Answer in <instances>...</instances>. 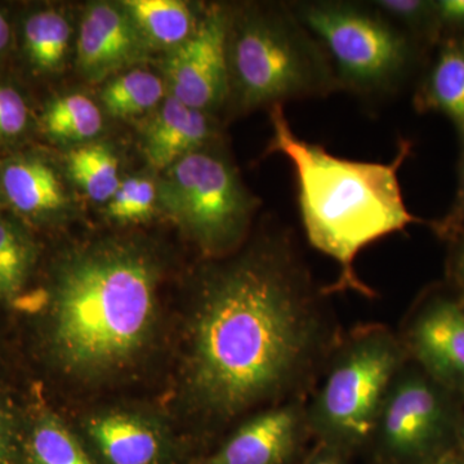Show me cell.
Returning <instances> with one entry per match:
<instances>
[{"instance_id":"obj_1","label":"cell","mask_w":464,"mask_h":464,"mask_svg":"<svg viewBox=\"0 0 464 464\" xmlns=\"http://www.w3.org/2000/svg\"><path fill=\"white\" fill-rule=\"evenodd\" d=\"M331 328L290 241L208 271L190 323L186 389L208 420L293 400L331 353Z\"/></svg>"},{"instance_id":"obj_2","label":"cell","mask_w":464,"mask_h":464,"mask_svg":"<svg viewBox=\"0 0 464 464\" xmlns=\"http://www.w3.org/2000/svg\"><path fill=\"white\" fill-rule=\"evenodd\" d=\"M160 268L133 241L103 240L61 259L51 289L48 342L60 368L96 380L142 355L159 319Z\"/></svg>"},{"instance_id":"obj_3","label":"cell","mask_w":464,"mask_h":464,"mask_svg":"<svg viewBox=\"0 0 464 464\" xmlns=\"http://www.w3.org/2000/svg\"><path fill=\"white\" fill-rule=\"evenodd\" d=\"M270 118L274 134L267 154H282L295 167L307 239L340 266L337 282L325 293L351 289L371 295L353 268L357 255L381 237L420 222L406 208L398 177L411 143L400 142L389 164L348 160L295 136L283 106L271 108Z\"/></svg>"},{"instance_id":"obj_4","label":"cell","mask_w":464,"mask_h":464,"mask_svg":"<svg viewBox=\"0 0 464 464\" xmlns=\"http://www.w3.org/2000/svg\"><path fill=\"white\" fill-rule=\"evenodd\" d=\"M227 58L228 88L243 109H271L340 88L325 51L289 9L230 20Z\"/></svg>"},{"instance_id":"obj_5","label":"cell","mask_w":464,"mask_h":464,"mask_svg":"<svg viewBox=\"0 0 464 464\" xmlns=\"http://www.w3.org/2000/svg\"><path fill=\"white\" fill-rule=\"evenodd\" d=\"M406 353L404 343L386 326L355 329L335 350L322 389L307 409L308 430L342 450L372 438Z\"/></svg>"},{"instance_id":"obj_6","label":"cell","mask_w":464,"mask_h":464,"mask_svg":"<svg viewBox=\"0 0 464 464\" xmlns=\"http://www.w3.org/2000/svg\"><path fill=\"white\" fill-rule=\"evenodd\" d=\"M158 201L209 255L234 248L257 207L230 161L200 149L167 169L158 186Z\"/></svg>"},{"instance_id":"obj_7","label":"cell","mask_w":464,"mask_h":464,"mask_svg":"<svg viewBox=\"0 0 464 464\" xmlns=\"http://www.w3.org/2000/svg\"><path fill=\"white\" fill-rule=\"evenodd\" d=\"M295 17L325 51L340 88L383 90L395 83L411 60L404 34L359 5L310 3L299 5Z\"/></svg>"},{"instance_id":"obj_8","label":"cell","mask_w":464,"mask_h":464,"mask_svg":"<svg viewBox=\"0 0 464 464\" xmlns=\"http://www.w3.org/2000/svg\"><path fill=\"white\" fill-rule=\"evenodd\" d=\"M448 392L426 373L400 372L373 432L390 459L400 464H432L441 458L440 450L457 422Z\"/></svg>"},{"instance_id":"obj_9","label":"cell","mask_w":464,"mask_h":464,"mask_svg":"<svg viewBox=\"0 0 464 464\" xmlns=\"http://www.w3.org/2000/svg\"><path fill=\"white\" fill-rule=\"evenodd\" d=\"M228 30L227 12L213 5L201 17L190 38L173 48L166 63V75L174 99L200 111L224 102L230 90Z\"/></svg>"},{"instance_id":"obj_10","label":"cell","mask_w":464,"mask_h":464,"mask_svg":"<svg viewBox=\"0 0 464 464\" xmlns=\"http://www.w3.org/2000/svg\"><path fill=\"white\" fill-rule=\"evenodd\" d=\"M424 373L449 392H464V308L439 298L417 314L404 342Z\"/></svg>"},{"instance_id":"obj_11","label":"cell","mask_w":464,"mask_h":464,"mask_svg":"<svg viewBox=\"0 0 464 464\" xmlns=\"http://www.w3.org/2000/svg\"><path fill=\"white\" fill-rule=\"evenodd\" d=\"M308 429L302 400L253 415L203 464H284Z\"/></svg>"},{"instance_id":"obj_12","label":"cell","mask_w":464,"mask_h":464,"mask_svg":"<svg viewBox=\"0 0 464 464\" xmlns=\"http://www.w3.org/2000/svg\"><path fill=\"white\" fill-rule=\"evenodd\" d=\"M148 44L127 9L100 3L88 8L81 25L79 67L92 82L101 81L139 63Z\"/></svg>"},{"instance_id":"obj_13","label":"cell","mask_w":464,"mask_h":464,"mask_svg":"<svg viewBox=\"0 0 464 464\" xmlns=\"http://www.w3.org/2000/svg\"><path fill=\"white\" fill-rule=\"evenodd\" d=\"M84 430L108 464H160L166 457V432L149 415L101 411L85 420Z\"/></svg>"},{"instance_id":"obj_14","label":"cell","mask_w":464,"mask_h":464,"mask_svg":"<svg viewBox=\"0 0 464 464\" xmlns=\"http://www.w3.org/2000/svg\"><path fill=\"white\" fill-rule=\"evenodd\" d=\"M210 134L212 127L206 112L188 108L170 96L149 125L143 150L150 166L167 170L179 159L199 150Z\"/></svg>"},{"instance_id":"obj_15","label":"cell","mask_w":464,"mask_h":464,"mask_svg":"<svg viewBox=\"0 0 464 464\" xmlns=\"http://www.w3.org/2000/svg\"><path fill=\"white\" fill-rule=\"evenodd\" d=\"M0 185L11 206L27 217H48L60 212L66 204L56 173L39 159L8 161L3 168Z\"/></svg>"},{"instance_id":"obj_16","label":"cell","mask_w":464,"mask_h":464,"mask_svg":"<svg viewBox=\"0 0 464 464\" xmlns=\"http://www.w3.org/2000/svg\"><path fill=\"white\" fill-rule=\"evenodd\" d=\"M417 103L418 108L447 115L464 142V38L448 39L442 44Z\"/></svg>"},{"instance_id":"obj_17","label":"cell","mask_w":464,"mask_h":464,"mask_svg":"<svg viewBox=\"0 0 464 464\" xmlns=\"http://www.w3.org/2000/svg\"><path fill=\"white\" fill-rule=\"evenodd\" d=\"M123 7L148 43L179 47L198 24L186 3L177 0H128Z\"/></svg>"},{"instance_id":"obj_18","label":"cell","mask_w":464,"mask_h":464,"mask_svg":"<svg viewBox=\"0 0 464 464\" xmlns=\"http://www.w3.org/2000/svg\"><path fill=\"white\" fill-rule=\"evenodd\" d=\"M26 456L29 464H93L74 433L50 411L33 420Z\"/></svg>"},{"instance_id":"obj_19","label":"cell","mask_w":464,"mask_h":464,"mask_svg":"<svg viewBox=\"0 0 464 464\" xmlns=\"http://www.w3.org/2000/svg\"><path fill=\"white\" fill-rule=\"evenodd\" d=\"M67 170L85 194L97 203L111 200L121 183L118 159L102 143H88L70 151Z\"/></svg>"},{"instance_id":"obj_20","label":"cell","mask_w":464,"mask_h":464,"mask_svg":"<svg viewBox=\"0 0 464 464\" xmlns=\"http://www.w3.org/2000/svg\"><path fill=\"white\" fill-rule=\"evenodd\" d=\"M24 39L33 65L42 72H53L65 60L70 25L56 11L36 12L26 20Z\"/></svg>"},{"instance_id":"obj_21","label":"cell","mask_w":464,"mask_h":464,"mask_svg":"<svg viewBox=\"0 0 464 464\" xmlns=\"http://www.w3.org/2000/svg\"><path fill=\"white\" fill-rule=\"evenodd\" d=\"M43 124L50 136L63 141H85L102 130V116L93 101L84 94H69L52 101Z\"/></svg>"},{"instance_id":"obj_22","label":"cell","mask_w":464,"mask_h":464,"mask_svg":"<svg viewBox=\"0 0 464 464\" xmlns=\"http://www.w3.org/2000/svg\"><path fill=\"white\" fill-rule=\"evenodd\" d=\"M163 94V82L157 75L132 70L110 82L101 99L110 115L125 118L154 108Z\"/></svg>"},{"instance_id":"obj_23","label":"cell","mask_w":464,"mask_h":464,"mask_svg":"<svg viewBox=\"0 0 464 464\" xmlns=\"http://www.w3.org/2000/svg\"><path fill=\"white\" fill-rule=\"evenodd\" d=\"M34 259L33 241L25 232L0 219V301H14L23 292Z\"/></svg>"},{"instance_id":"obj_24","label":"cell","mask_w":464,"mask_h":464,"mask_svg":"<svg viewBox=\"0 0 464 464\" xmlns=\"http://www.w3.org/2000/svg\"><path fill=\"white\" fill-rule=\"evenodd\" d=\"M158 188L148 179L132 177L121 183L108 204V215L116 221H142L151 215Z\"/></svg>"},{"instance_id":"obj_25","label":"cell","mask_w":464,"mask_h":464,"mask_svg":"<svg viewBox=\"0 0 464 464\" xmlns=\"http://www.w3.org/2000/svg\"><path fill=\"white\" fill-rule=\"evenodd\" d=\"M29 112L23 96L11 87H0V139H12L25 130Z\"/></svg>"},{"instance_id":"obj_26","label":"cell","mask_w":464,"mask_h":464,"mask_svg":"<svg viewBox=\"0 0 464 464\" xmlns=\"http://www.w3.org/2000/svg\"><path fill=\"white\" fill-rule=\"evenodd\" d=\"M374 5L384 14L406 24H417L433 9V3L420 0H380Z\"/></svg>"},{"instance_id":"obj_27","label":"cell","mask_w":464,"mask_h":464,"mask_svg":"<svg viewBox=\"0 0 464 464\" xmlns=\"http://www.w3.org/2000/svg\"><path fill=\"white\" fill-rule=\"evenodd\" d=\"M17 456V420L7 405L0 402V464H14Z\"/></svg>"},{"instance_id":"obj_28","label":"cell","mask_w":464,"mask_h":464,"mask_svg":"<svg viewBox=\"0 0 464 464\" xmlns=\"http://www.w3.org/2000/svg\"><path fill=\"white\" fill-rule=\"evenodd\" d=\"M433 11L442 23L463 25L464 0H441L433 3Z\"/></svg>"},{"instance_id":"obj_29","label":"cell","mask_w":464,"mask_h":464,"mask_svg":"<svg viewBox=\"0 0 464 464\" xmlns=\"http://www.w3.org/2000/svg\"><path fill=\"white\" fill-rule=\"evenodd\" d=\"M342 451L341 448L322 442V447L317 449L306 464H344Z\"/></svg>"},{"instance_id":"obj_30","label":"cell","mask_w":464,"mask_h":464,"mask_svg":"<svg viewBox=\"0 0 464 464\" xmlns=\"http://www.w3.org/2000/svg\"><path fill=\"white\" fill-rule=\"evenodd\" d=\"M464 221V164L462 169V179H460L459 192H458V199L453 213L448 217L447 221L440 224L442 230L449 231L457 228Z\"/></svg>"},{"instance_id":"obj_31","label":"cell","mask_w":464,"mask_h":464,"mask_svg":"<svg viewBox=\"0 0 464 464\" xmlns=\"http://www.w3.org/2000/svg\"><path fill=\"white\" fill-rule=\"evenodd\" d=\"M9 39H11V29L5 14L0 12V53L7 48Z\"/></svg>"},{"instance_id":"obj_32","label":"cell","mask_w":464,"mask_h":464,"mask_svg":"<svg viewBox=\"0 0 464 464\" xmlns=\"http://www.w3.org/2000/svg\"><path fill=\"white\" fill-rule=\"evenodd\" d=\"M454 268H456V276L458 282L462 284L464 288V240L460 244L456 256V262H454Z\"/></svg>"},{"instance_id":"obj_33","label":"cell","mask_w":464,"mask_h":464,"mask_svg":"<svg viewBox=\"0 0 464 464\" xmlns=\"http://www.w3.org/2000/svg\"><path fill=\"white\" fill-rule=\"evenodd\" d=\"M432 464H464V459H462V458L451 456V454H445V456L439 458V459Z\"/></svg>"},{"instance_id":"obj_34","label":"cell","mask_w":464,"mask_h":464,"mask_svg":"<svg viewBox=\"0 0 464 464\" xmlns=\"http://www.w3.org/2000/svg\"><path fill=\"white\" fill-rule=\"evenodd\" d=\"M458 438H459L460 447H462L464 453V420L459 423V427H458Z\"/></svg>"},{"instance_id":"obj_35","label":"cell","mask_w":464,"mask_h":464,"mask_svg":"<svg viewBox=\"0 0 464 464\" xmlns=\"http://www.w3.org/2000/svg\"><path fill=\"white\" fill-rule=\"evenodd\" d=\"M462 306H463V308H464V302H463V304H462Z\"/></svg>"}]
</instances>
